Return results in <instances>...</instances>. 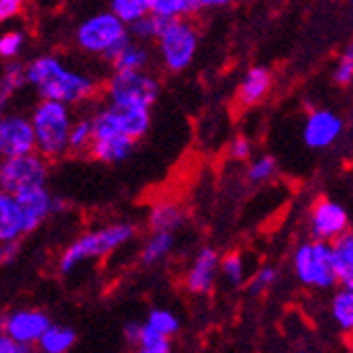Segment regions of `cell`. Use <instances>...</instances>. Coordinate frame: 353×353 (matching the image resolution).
I'll list each match as a JSON object with an SVG mask.
<instances>
[{
	"label": "cell",
	"instance_id": "ee69618b",
	"mask_svg": "<svg viewBox=\"0 0 353 353\" xmlns=\"http://www.w3.org/2000/svg\"><path fill=\"white\" fill-rule=\"evenodd\" d=\"M301 353H309V351H301Z\"/></svg>",
	"mask_w": 353,
	"mask_h": 353
},
{
	"label": "cell",
	"instance_id": "8992f818",
	"mask_svg": "<svg viewBox=\"0 0 353 353\" xmlns=\"http://www.w3.org/2000/svg\"><path fill=\"white\" fill-rule=\"evenodd\" d=\"M159 89V81L148 72H114L108 81V100L117 108H150Z\"/></svg>",
	"mask_w": 353,
	"mask_h": 353
},
{
	"label": "cell",
	"instance_id": "6da1fadb",
	"mask_svg": "<svg viewBox=\"0 0 353 353\" xmlns=\"http://www.w3.org/2000/svg\"><path fill=\"white\" fill-rule=\"evenodd\" d=\"M28 83L39 91L47 102L79 104L95 93L98 83L93 77L72 70L55 55H41L26 66Z\"/></svg>",
	"mask_w": 353,
	"mask_h": 353
},
{
	"label": "cell",
	"instance_id": "d4e9b609",
	"mask_svg": "<svg viewBox=\"0 0 353 353\" xmlns=\"http://www.w3.org/2000/svg\"><path fill=\"white\" fill-rule=\"evenodd\" d=\"M110 11L130 28L150 13V0H112Z\"/></svg>",
	"mask_w": 353,
	"mask_h": 353
},
{
	"label": "cell",
	"instance_id": "1f68e13d",
	"mask_svg": "<svg viewBox=\"0 0 353 353\" xmlns=\"http://www.w3.org/2000/svg\"><path fill=\"white\" fill-rule=\"evenodd\" d=\"M220 271L233 285H239L245 277V265L239 252H229L220 263Z\"/></svg>",
	"mask_w": 353,
	"mask_h": 353
},
{
	"label": "cell",
	"instance_id": "9c48e42d",
	"mask_svg": "<svg viewBox=\"0 0 353 353\" xmlns=\"http://www.w3.org/2000/svg\"><path fill=\"white\" fill-rule=\"evenodd\" d=\"M51 326L49 315L41 309H15L3 319V334L23 347H30L39 345Z\"/></svg>",
	"mask_w": 353,
	"mask_h": 353
},
{
	"label": "cell",
	"instance_id": "7c38bea8",
	"mask_svg": "<svg viewBox=\"0 0 353 353\" xmlns=\"http://www.w3.org/2000/svg\"><path fill=\"white\" fill-rule=\"evenodd\" d=\"M343 134V119L339 114H334L332 110H311L305 127H303V142L309 148L322 150L332 146L339 136Z\"/></svg>",
	"mask_w": 353,
	"mask_h": 353
},
{
	"label": "cell",
	"instance_id": "ba28073f",
	"mask_svg": "<svg viewBox=\"0 0 353 353\" xmlns=\"http://www.w3.org/2000/svg\"><path fill=\"white\" fill-rule=\"evenodd\" d=\"M47 180V159H43L39 152L17 157V159H5L0 165V186L3 192L17 195L21 190L45 186Z\"/></svg>",
	"mask_w": 353,
	"mask_h": 353
},
{
	"label": "cell",
	"instance_id": "b9f144b4",
	"mask_svg": "<svg viewBox=\"0 0 353 353\" xmlns=\"http://www.w3.org/2000/svg\"><path fill=\"white\" fill-rule=\"evenodd\" d=\"M63 208H66V203H63L61 199H57V197H53V214L61 212Z\"/></svg>",
	"mask_w": 353,
	"mask_h": 353
},
{
	"label": "cell",
	"instance_id": "e575fe53",
	"mask_svg": "<svg viewBox=\"0 0 353 353\" xmlns=\"http://www.w3.org/2000/svg\"><path fill=\"white\" fill-rule=\"evenodd\" d=\"M332 79L339 85H349L353 81V43L339 57V63H336V68H334Z\"/></svg>",
	"mask_w": 353,
	"mask_h": 353
},
{
	"label": "cell",
	"instance_id": "603a6c76",
	"mask_svg": "<svg viewBox=\"0 0 353 353\" xmlns=\"http://www.w3.org/2000/svg\"><path fill=\"white\" fill-rule=\"evenodd\" d=\"M330 313L341 332H353V290L341 288L332 299Z\"/></svg>",
	"mask_w": 353,
	"mask_h": 353
},
{
	"label": "cell",
	"instance_id": "60d3db41",
	"mask_svg": "<svg viewBox=\"0 0 353 353\" xmlns=\"http://www.w3.org/2000/svg\"><path fill=\"white\" fill-rule=\"evenodd\" d=\"M15 250H17V243H3V259L9 261V256L15 254Z\"/></svg>",
	"mask_w": 353,
	"mask_h": 353
},
{
	"label": "cell",
	"instance_id": "4316f807",
	"mask_svg": "<svg viewBox=\"0 0 353 353\" xmlns=\"http://www.w3.org/2000/svg\"><path fill=\"white\" fill-rule=\"evenodd\" d=\"M172 21L174 19H163V17H157V15L148 13L146 17H142L134 26H130V34L138 41H150V39L159 41V37L163 34Z\"/></svg>",
	"mask_w": 353,
	"mask_h": 353
},
{
	"label": "cell",
	"instance_id": "ffe728a7",
	"mask_svg": "<svg viewBox=\"0 0 353 353\" xmlns=\"http://www.w3.org/2000/svg\"><path fill=\"white\" fill-rule=\"evenodd\" d=\"M110 106V104H108ZM121 123V130L127 138H132L134 142L140 140L150 127V108H117L110 106Z\"/></svg>",
	"mask_w": 353,
	"mask_h": 353
},
{
	"label": "cell",
	"instance_id": "4dcf8cb0",
	"mask_svg": "<svg viewBox=\"0 0 353 353\" xmlns=\"http://www.w3.org/2000/svg\"><path fill=\"white\" fill-rule=\"evenodd\" d=\"M277 172V163H275V159L269 157V154H263L259 159H254V161L250 163L248 168V180L250 182H265L269 178H273Z\"/></svg>",
	"mask_w": 353,
	"mask_h": 353
},
{
	"label": "cell",
	"instance_id": "8fae6325",
	"mask_svg": "<svg viewBox=\"0 0 353 353\" xmlns=\"http://www.w3.org/2000/svg\"><path fill=\"white\" fill-rule=\"evenodd\" d=\"M0 152L5 159H17L37 152V134L32 121L19 114H9L0 123Z\"/></svg>",
	"mask_w": 353,
	"mask_h": 353
},
{
	"label": "cell",
	"instance_id": "30bf717a",
	"mask_svg": "<svg viewBox=\"0 0 353 353\" xmlns=\"http://www.w3.org/2000/svg\"><path fill=\"white\" fill-rule=\"evenodd\" d=\"M309 229L313 241L334 243L349 231V218L343 205L330 199H317L309 214Z\"/></svg>",
	"mask_w": 353,
	"mask_h": 353
},
{
	"label": "cell",
	"instance_id": "5b68a950",
	"mask_svg": "<svg viewBox=\"0 0 353 353\" xmlns=\"http://www.w3.org/2000/svg\"><path fill=\"white\" fill-rule=\"evenodd\" d=\"M294 273L303 285L317 288V290H328L339 283L332 243L324 241H307L301 243L294 252Z\"/></svg>",
	"mask_w": 353,
	"mask_h": 353
},
{
	"label": "cell",
	"instance_id": "277c9868",
	"mask_svg": "<svg viewBox=\"0 0 353 353\" xmlns=\"http://www.w3.org/2000/svg\"><path fill=\"white\" fill-rule=\"evenodd\" d=\"M30 121L37 134V152L43 159H59L63 152L70 150L68 142L74 123L70 117V106L41 100L32 110Z\"/></svg>",
	"mask_w": 353,
	"mask_h": 353
},
{
	"label": "cell",
	"instance_id": "74e56055",
	"mask_svg": "<svg viewBox=\"0 0 353 353\" xmlns=\"http://www.w3.org/2000/svg\"><path fill=\"white\" fill-rule=\"evenodd\" d=\"M123 334H125V341L130 345H140L142 341V334H144V324H138V322H127L125 328H123Z\"/></svg>",
	"mask_w": 353,
	"mask_h": 353
},
{
	"label": "cell",
	"instance_id": "52a82bcc",
	"mask_svg": "<svg viewBox=\"0 0 353 353\" xmlns=\"http://www.w3.org/2000/svg\"><path fill=\"white\" fill-rule=\"evenodd\" d=\"M159 55L170 72H182L190 66L197 53L199 37L197 30L186 19H174L168 30L159 37Z\"/></svg>",
	"mask_w": 353,
	"mask_h": 353
},
{
	"label": "cell",
	"instance_id": "2e32d148",
	"mask_svg": "<svg viewBox=\"0 0 353 353\" xmlns=\"http://www.w3.org/2000/svg\"><path fill=\"white\" fill-rule=\"evenodd\" d=\"M21 235H26L21 208L13 195L3 192V195H0V241L17 243Z\"/></svg>",
	"mask_w": 353,
	"mask_h": 353
},
{
	"label": "cell",
	"instance_id": "8d00e7d4",
	"mask_svg": "<svg viewBox=\"0 0 353 353\" xmlns=\"http://www.w3.org/2000/svg\"><path fill=\"white\" fill-rule=\"evenodd\" d=\"M231 157L233 159H237V161H245V159L250 157V152H252V144H250V140L248 138H243V136H237L233 142H231Z\"/></svg>",
	"mask_w": 353,
	"mask_h": 353
},
{
	"label": "cell",
	"instance_id": "44dd1931",
	"mask_svg": "<svg viewBox=\"0 0 353 353\" xmlns=\"http://www.w3.org/2000/svg\"><path fill=\"white\" fill-rule=\"evenodd\" d=\"M184 222V214L176 203H157L148 214V227L152 233H172Z\"/></svg>",
	"mask_w": 353,
	"mask_h": 353
},
{
	"label": "cell",
	"instance_id": "d6a6232c",
	"mask_svg": "<svg viewBox=\"0 0 353 353\" xmlns=\"http://www.w3.org/2000/svg\"><path fill=\"white\" fill-rule=\"evenodd\" d=\"M170 351H172L170 339L157 334L154 330H150L144 324V334H142V341L138 345V353H170Z\"/></svg>",
	"mask_w": 353,
	"mask_h": 353
},
{
	"label": "cell",
	"instance_id": "7bdbcfd3",
	"mask_svg": "<svg viewBox=\"0 0 353 353\" xmlns=\"http://www.w3.org/2000/svg\"><path fill=\"white\" fill-rule=\"evenodd\" d=\"M32 353H41V351H32Z\"/></svg>",
	"mask_w": 353,
	"mask_h": 353
},
{
	"label": "cell",
	"instance_id": "e0dca14e",
	"mask_svg": "<svg viewBox=\"0 0 353 353\" xmlns=\"http://www.w3.org/2000/svg\"><path fill=\"white\" fill-rule=\"evenodd\" d=\"M271 85H273V79L267 68H263V66L250 68L239 85V104H243V106L259 104L269 93Z\"/></svg>",
	"mask_w": 353,
	"mask_h": 353
},
{
	"label": "cell",
	"instance_id": "f35d334b",
	"mask_svg": "<svg viewBox=\"0 0 353 353\" xmlns=\"http://www.w3.org/2000/svg\"><path fill=\"white\" fill-rule=\"evenodd\" d=\"M21 7H23L21 0H3L0 3V19L7 21L11 17H17L21 13Z\"/></svg>",
	"mask_w": 353,
	"mask_h": 353
},
{
	"label": "cell",
	"instance_id": "f1b7e54d",
	"mask_svg": "<svg viewBox=\"0 0 353 353\" xmlns=\"http://www.w3.org/2000/svg\"><path fill=\"white\" fill-rule=\"evenodd\" d=\"M28 83V74H26V68H21V63H9L5 68V74H3V81H0V102L3 106L7 104L9 95L17 89H21L23 85Z\"/></svg>",
	"mask_w": 353,
	"mask_h": 353
},
{
	"label": "cell",
	"instance_id": "5bb4252c",
	"mask_svg": "<svg viewBox=\"0 0 353 353\" xmlns=\"http://www.w3.org/2000/svg\"><path fill=\"white\" fill-rule=\"evenodd\" d=\"M218 252L214 248H203L192 261L188 273H186V288L192 294H208L214 288V275L220 267Z\"/></svg>",
	"mask_w": 353,
	"mask_h": 353
},
{
	"label": "cell",
	"instance_id": "ac0fdd59",
	"mask_svg": "<svg viewBox=\"0 0 353 353\" xmlns=\"http://www.w3.org/2000/svg\"><path fill=\"white\" fill-rule=\"evenodd\" d=\"M134 140L127 136H112L104 140H93L89 154L102 163H121L134 152Z\"/></svg>",
	"mask_w": 353,
	"mask_h": 353
},
{
	"label": "cell",
	"instance_id": "836d02e7",
	"mask_svg": "<svg viewBox=\"0 0 353 353\" xmlns=\"http://www.w3.org/2000/svg\"><path fill=\"white\" fill-rule=\"evenodd\" d=\"M26 43V34L19 30H9L0 37V57L3 59H15Z\"/></svg>",
	"mask_w": 353,
	"mask_h": 353
},
{
	"label": "cell",
	"instance_id": "484cf974",
	"mask_svg": "<svg viewBox=\"0 0 353 353\" xmlns=\"http://www.w3.org/2000/svg\"><path fill=\"white\" fill-rule=\"evenodd\" d=\"M174 248V235L172 233H152L150 239L144 243L140 261L144 265H154L159 261H163L165 256L172 252Z\"/></svg>",
	"mask_w": 353,
	"mask_h": 353
},
{
	"label": "cell",
	"instance_id": "3957f363",
	"mask_svg": "<svg viewBox=\"0 0 353 353\" xmlns=\"http://www.w3.org/2000/svg\"><path fill=\"white\" fill-rule=\"evenodd\" d=\"M134 235H136L134 224H127V222L108 224V227H102L98 231L81 235L59 256V263H57L59 273L68 275L85 261L104 259L106 254H110L117 248L125 245Z\"/></svg>",
	"mask_w": 353,
	"mask_h": 353
},
{
	"label": "cell",
	"instance_id": "9a60e30c",
	"mask_svg": "<svg viewBox=\"0 0 353 353\" xmlns=\"http://www.w3.org/2000/svg\"><path fill=\"white\" fill-rule=\"evenodd\" d=\"M227 5V0H150V13L163 19H184L203 9Z\"/></svg>",
	"mask_w": 353,
	"mask_h": 353
},
{
	"label": "cell",
	"instance_id": "7402d4cb",
	"mask_svg": "<svg viewBox=\"0 0 353 353\" xmlns=\"http://www.w3.org/2000/svg\"><path fill=\"white\" fill-rule=\"evenodd\" d=\"M77 343V332L68 326H51L47 334L41 339V353H68Z\"/></svg>",
	"mask_w": 353,
	"mask_h": 353
},
{
	"label": "cell",
	"instance_id": "ab89813d",
	"mask_svg": "<svg viewBox=\"0 0 353 353\" xmlns=\"http://www.w3.org/2000/svg\"><path fill=\"white\" fill-rule=\"evenodd\" d=\"M0 353H32V351H30V347H23L3 334L0 336Z\"/></svg>",
	"mask_w": 353,
	"mask_h": 353
},
{
	"label": "cell",
	"instance_id": "cb8c5ba5",
	"mask_svg": "<svg viewBox=\"0 0 353 353\" xmlns=\"http://www.w3.org/2000/svg\"><path fill=\"white\" fill-rule=\"evenodd\" d=\"M148 61H150L148 51L140 43H132L119 55V59L112 63V68L114 72H144Z\"/></svg>",
	"mask_w": 353,
	"mask_h": 353
},
{
	"label": "cell",
	"instance_id": "d6986e66",
	"mask_svg": "<svg viewBox=\"0 0 353 353\" xmlns=\"http://www.w3.org/2000/svg\"><path fill=\"white\" fill-rule=\"evenodd\" d=\"M334 267L339 275V283L353 290V233L347 231L332 243Z\"/></svg>",
	"mask_w": 353,
	"mask_h": 353
},
{
	"label": "cell",
	"instance_id": "d590c367",
	"mask_svg": "<svg viewBox=\"0 0 353 353\" xmlns=\"http://www.w3.org/2000/svg\"><path fill=\"white\" fill-rule=\"evenodd\" d=\"M275 279H277V269L275 267H263L259 273H256L254 277H252V281H250V294H254V296H259V294H263V292H267L269 288L275 283Z\"/></svg>",
	"mask_w": 353,
	"mask_h": 353
},
{
	"label": "cell",
	"instance_id": "7a4b0ae2",
	"mask_svg": "<svg viewBox=\"0 0 353 353\" xmlns=\"http://www.w3.org/2000/svg\"><path fill=\"white\" fill-rule=\"evenodd\" d=\"M77 45L93 55L114 63L119 55L132 45V34L112 11H102L87 17L77 28Z\"/></svg>",
	"mask_w": 353,
	"mask_h": 353
},
{
	"label": "cell",
	"instance_id": "f546056e",
	"mask_svg": "<svg viewBox=\"0 0 353 353\" xmlns=\"http://www.w3.org/2000/svg\"><path fill=\"white\" fill-rule=\"evenodd\" d=\"M93 144V123L91 119H81L72 123V130H70V150L72 152H87L91 150Z\"/></svg>",
	"mask_w": 353,
	"mask_h": 353
},
{
	"label": "cell",
	"instance_id": "83f0119b",
	"mask_svg": "<svg viewBox=\"0 0 353 353\" xmlns=\"http://www.w3.org/2000/svg\"><path fill=\"white\" fill-rule=\"evenodd\" d=\"M150 330H154L157 334H161V336H168L172 339L178 330H180V322H178V317L168 311V309H152L146 317V322H144Z\"/></svg>",
	"mask_w": 353,
	"mask_h": 353
},
{
	"label": "cell",
	"instance_id": "4fadbf2b",
	"mask_svg": "<svg viewBox=\"0 0 353 353\" xmlns=\"http://www.w3.org/2000/svg\"><path fill=\"white\" fill-rule=\"evenodd\" d=\"M13 197L17 199V203L21 208L26 233H34L47 220V216L53 214V197L49 195V190L45 186H34V188L21 190Z\"/></svg>",
	"mask_w": 353,
	"mask_h": 353
}]
</instances>
